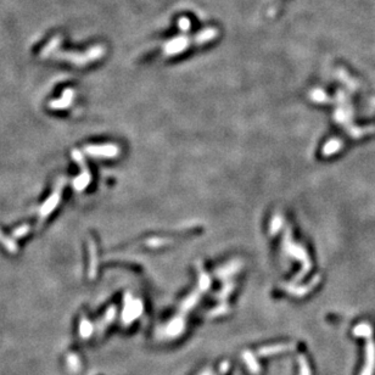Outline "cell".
<instances>
[{
  "mask_svg": "<svg viewBox=\"0 0 375 375\" xmlns=\"http://www.w3.org/2000/svg\"><path fill=\"white\" fill-rule=\"evenodd\" d=\"M290 349H292V346H289V345H278V346L262 347V349H259L258 354L262 357L271 356V354H277V353H279V352L287 351V350H290Z\"/></svg>",
  "mask_w": 375,
  "mask_h": 375,
  "instance_id": "obj_1",
  "label": "cell"
},
{
  "mask_svg": "<svg viewBox=\"0 0 375 375\" xmlns=\"http://www.w3.org/2000/svg\"><path fill=\"white\" fill-rule=\"evenodd\" d=\"M244 358L246 361L247 367H249L250 371L252 372L254 374H257L259 372V367L257 364V362L255 361V357L252 356L251 352H244Z\"/></svg>",
  "mask_w": 375,
  "mask_h": 375,
  "instance_id": "obj_2",
  "label": "cell"
},
{
  "mask_svg": "<svg viewBox=\"0 0 375 375\" xmlns=\"http://www.w3.org/2000/svg\"><path fill=\"white\" fill-rule=\"evenodd\" d=\"M202 375H210L209 373H205V374H202Z\"/></svg>",
  "mask_w": 375,
  "mask_h": 375,
  "instance_id": "obj_3",
  "label": "cell"
}]
</instances>
